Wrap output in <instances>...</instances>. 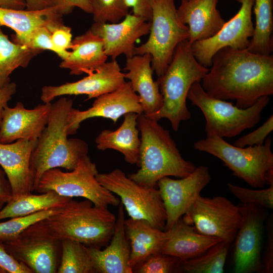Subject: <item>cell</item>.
I'll return each instance as SVG.
<instances>
[{"mask_svg":"<svg viewBox=\"0 0 273 273\" xmlns=\"http://www.w3.org/2000/svg\"><path fill=\"white\" fill-rule=\"evenodd\" d=\"M96 178L104 187L120 197L130 218L146 220L164 231L167 214L158 189L138 184L119 169L98 173Z\"/></svg>","mask_w":273,"mask_h":273,"instance_id":"obj_10","label":"cell"},{"mask_svg":"<svg viewBox=\"0 0 273 273\" xmlns=\"http://www.w3.org/2000/svg\"><path fill=\"white\" fill-rule=\"evenodd\" d=\"M28 10H39L57 5L54 0H24Z\"/></svg>","mask_w":273,"mask_h":273,"instance_id":"obj_47","label":"cell"},{"mask_svg":"<svg viewBox=\"0 0 273 273\" xmlns=\"http://www.w3.org/2000/svg\"><path fill=\"white\" fill-rule=\"evenodd\" d=\"M242 216L235 239L234 272H263L261 248L267 209L256 204L237 205Z\"/></svg>","mask_w":273,"mask_h":273,"instance_id":"obj_12","label":"cell"},{"mask_svg":"<svg viewBox=\"0 0 273 273\" xmlns=\"http://www.w3.org/2000/svg\"><path fill=\"white\" fill-rule=\"evenodd\" d=\"M217 3L218 0L181 1L177 13L188 27L190 44L214 35L224 25L225 22L217 9Z\"/></svg>","mask_w":273,"mask_h":273,"instance_id":"obj_24","label":"cell"},{"mask_svg":"<svg viewBox=\"0 0 273 273\" xmlns=\"http://www.w3.org/2000/svg\"><path fill=\"white\" fill-rule=\"evenodd\" d=\"M12 199L10 184L4 170L0 168V203H7Z\"/></svg>","mask_w":273,"mask_h":273,"instance_id":"obj_46","label":"cell"},{"mask_svg":"<svg viewBox=\"0 0 273 273\" xmlns=\"http://www.w3.org/2000/svg\"><path fill=\"white\" fill-rule=\"evenodd\" d=\"M168 237L161 252L186 260L198 256L222 242L216 237L201 234L180 217L168 230Z\"/></svg>","mask_w":273,"mask_h":273,"instance_id":"obj_26","label":"cell"},{"mask_svg":"<svg viewBox=\"0 0 273 273\" xmlns=\"http://www.w3.org/2000/svg\"><path fill=\"white\" fill-rule=\"evenodd\" d=\"M237 13L214 35L191 44L193 54L202 65L209 68L213 56L220 49L231 48L245 50L253 35L254 26L252 20L254 0H241Z\"/></svg>","mask_w":273,"mask_h":273,"instance_id":"obj_13","label":"cell"},{"mask_svg":"<svg viewBox=\"0 0 273 273\" xmlns=\"http://www.w3.org/2000/svg\"><path fill=\"white\" fill-rule=\"evenodd\" d=\"M0 268L9 273H33L25 265L10 255L0 241Z\"/></svg>","mask_w":273,"mask_h":273,"instance_id":"obj_41","label":"cell"},{"mask_svg":"<svg viewBox=\"0 0 273 273\" xmlns=\"http://www.w3.org/2000/svg\"><path fill=\"white\" fill-rule=\"evenodd\" d=\"M89 1L95 23H117L129 14L125 0Z\"/></svg>","mask_w":273,"mask_h":273,"instance_id":"obj_35","label":"cell"},{"mask_svg":"<svg viewBox=\"0 0 273 273\" xmlns=\"http://www.w3.org/2000/svg\"><path fill=\"white\" fill-rule=\"evenodd\" d=\"M17 92V85L14 82H10L0 88V126L2 120V113L4 108L8 106L12 96Z\"/></svg>","mask_w":273,"mask_h":273,"instance_id":"obj_45","label":"cell"},{"mask_svg":"<svg viewBox=\"0 0 273 273\" xmlns=\"http://www.w3.org/2000/svg\"><path fill=\"white\" fill-rule=\"evenodd\" d=\"M255 24L253 35L247 50L268 55L273 50V1L254 0Z\"/></svg>","mask_w":273,"mask_h":273,"instance_id":"obj_30","label":"cell"},{"mask_svg":"<svg viewBox=\"0 0 273 273\" xmlns=\"http://www.w3.org/2000/svg\"><path fill=\"white\" fill-rule=\"evenodd\" d=\"M230 244L220 242L198 256L186 260H181V272H223Z\"/></svg>","mask_w":273,"mask_h":273,"instance_id":"obj_33","label":"cell"},{"mask_svg":"<svg viewBox=\"0 0 273 273\" xmlns=\"http://www.w3.org/2000/svg\"><path fill=\"white\" fill-rule=\"evenodd\" d=\"M124 228L130 242L129 264L132 269L150 256L161 252L169 235L168 231L156 228L144 220L125 219Z\"/></svg>","mask_w":273,"mask_h":273,"instance_id":"obj_27","label":"cell"},{"mask_svg":"<svg viewBox=\"0 0 273 273\" xmlns=\"http://www.w3.org/2000/svg\"><path fill=\"white\" fill-rule=\"evenodd\" d=\"M115 228L109 244L103 250L87 247L96 272L133 273L129 264L130 248L125 228L124 208L120 202Z\"/></svg>","mask_w":273,"mask_h":273,"instance_id":"obj_23","label":"cell"},{"mask_svg":"<svg viewBox=\"0 0 273 273\" xmlns=\"http://www.w3.org/2000/svg\"><path fill=\"white\" fill-rule=\"evenodd\" d=\"M183 219L199 233L229 244L235 240L242 222L238 206L222 196L200 195Z\"/></svg>","mask_w":273,"mask_h":273,"instance_id":"obj_11","label":"cell"},{"mask_svg":"<svg viewBox=\"0 0 273 273\" xmlns=\"http://www.w3.org/2000/svg\"><path fill=\"white\" fill-rule=\"evenodd\" d=\"M69 14L60 5L39 10H15L0 7V26L11 28L15 32L12 41L22 45L36 28L46 27L51 32L63 24V15Z\"/></svg>","mask_w":273,"mask_h":273,"instance_id":"obj_21","label":"cell"},{"mask_svg":"<svg viewBox=\"0 0 273 273\" xmlns=\"http://www.w3.org/2000/svg\"><path fill=\"white\" fill-rule=\"evenodd\" d=\"M6 272L3 270L2 269L0 268V273H5Z\"/></svg>","mask_w":273,"mask_h":273,"instance_id":"obj_50","label":"cell"},{"mask_svg":"<svg viewBox=\"0 0 273 273\" xmlns=\"http://www.w3.org/2000/svg\"><path fill=\"white\" fill-rule=\"evenodd\" d=\"M181 1H187V0H181ZM236 1H237L238 2L240 3L241 0H236Z\"/></svg>","mask_w":273,"mask_h":273,"instance_id":"obj_51","label":"cell"},{"mask_svg":"<svg viewBox=\"0 0 273 273\" xmlns=\"http://www.w3.org/2000/svg\"><path fill=\"white\" fill-rule=\"evenodd\" d=\"M42 51L10 40L0 26V88L11 82L10 76L14 70L27 67L31 60Z\"/></svg>","mask_w":273,"mask_h":273,"instance_id":"obj_31","label":"cell"},{"mask_svg":"<svg viewBox=\"0 0 273 273\" xmlns=\"http://www.w3.org/2000/svg\"><path fill=\"white\" fill-rule=\"evenodd\" d=\"M151 22L134 14H127L115 23H94L90 29L103 42L106 55L112 60L122 54L126 58L134 55L135 42L149 33Z\"/></svg>","mask_w":273,"mask_h":273,"instance_id":"obj_19","label":"cell"},{"mask_svg":"<svg viewBox=\"0 0 273 273\" xmlns=\"http://www.w3.org/2000/svg\"><path fill=\"white\" fill-rule=\"evenodd\" d=\"M56 3L63 7L69 13L74 7H77L87 13H92V8L89 0H55Z\"/></svg>","mask_w":273,"mask_h":273,"instance_id":"obj_44","label":"cell"},{"mask_svg":"<svg viewBox=\"0 0 273 273\" xmlns=\"http://www.w3.org/2000/svg\"><path fill=\"white\" fill-rule=\"evenodd\" d=\"M128 8H132L133 14L151 22L152 5L154 0H125Z\"/></svg>","mask_w":273,"mask_h":273,"instance_id":"obj_43","label":"cell"},{"mask_svg":"<svg viewBox=\"0 0 273 273\" xmlns=\"http://www.w3.org/2000/svg\"><path fill=\"white\" fill-rule=\"evenodd\" d=\"M200 83L210 96L235 100L245 109L260 98L273 94V56L224 48L213 57Z\"/></svg>","mask_w":273,"mask_h":273,"instance_id":"obj_1","label":"cell"},{"mask_svg":"<svg viewBox=\"0 0 273 273\" xmlns=\"http://www.w3.org/2000/svg\"><path fill=\"white\" fill-rule=\"evenodd\" d=\"M143 113L140 98L132 89L129 81L125 82L115 90L97 98L92 106L81 111L72 108L68 117V135L76 133L81 122L94 117L110 119L114 123L126 113Z\"/></svg>","mask_w":273,"mask_h":273,"instance_id":"obj_16","label":"cell"},{"mask_svg":"<svg viewBox=\"0 0 273 273\" xmlns=\"http://www.w3.org/2000/svg\"><path fill=\"white\" fill-rule=\"evenodd\" d=\"M181 260L174 256L162 252L150 256L133 268L136 273L181 272Z\"/></svg>","mask_w":273,"mask_h":273,"instance_id":"obj_36","label":"cell"},{"mask_svg":"<svg viewBox=\"0 0 273 273\" xmlns=\"http://www.w3.org/2000/svg\"><path fill=\"white\" fill-rule=\"evenodd\" d=\"M98 173L96 164L86 155L72 170L64 172L60 168H54L45 171L39 181L36 192L40 194L53 191L62 196L82 197L99 207L118 206L119 199L99 183L96 178Z\"/></svg>","mask_w":273,"mask_h":273,"instance_id":"obj_9","label":"cell"},{"mask_svg":"<svg viewBox=\"0 0 273 273\" xmlns=\"http://www.w3.org/2000/svg\"><path fill=\"white\" fill-rule=\"evenodd\" d=\"M187 98L198 107L206 120L207 136L233 138L253 127L261 119V112L269 102V96L260 98L251 106L241 109L232 103L213 98L202 88L200 82L191 86Z\"/></svg>","mask_w":273,"mask_h":273,"instance_id":"obj_7","label":"cell"},{"mask_svg":"<svg viewBox=\"0 0 273 273\" xmlns=\"http://www.w3.org/2000/svg\"><path fill=\"white\" fill-rule=\"evenodd\" d=\"M273 130V115H271L259 127L238 139L234 143L236 146L245 147L261 145Z\"/></svg>","mask_w":273,"mask_h":273,"instance_id":"obj_38","label":"cell"},{"mask_svg":"<svg viewBox=\"0 0 273 273\" xmlns=\"http://www.w3.org/2000/svg\"><path fill=\"white\" fill-rule=\"evenodd\" d=\"M64 206L39 211L26 216L11 218L8 221L0 222V241L4 242L17 237L37 221L59 212Z\"/></svg>","mask_w":273,"mask_h":273,"instance_id":"obj_34","label":"cell"},{"mask_svg":"<svg viewBox=\"0 0 273 273\" xmlns=\"http://www.w3.org/2000/svg\"><path fill=\"white\" fill-rule=\"evenodd\" d=\"M58 273H96L87 247L74 240L61 241V255Z\"/></svg>","mask_w":273,"mask_h":273,"instance_id":"obj_32","label":"cell"},{"mask_svg":"<svg viewBox=\"0 0 273 273\" xmlns=\"http://www.w3.org/2000/svg\"><path fill=\"white\" fill-rule=\"evenodd\" d=\"M22 46L33 49L49 50L55 53L59 57V52L53 43L51 32L46 27H40L35 29Z\"/></svg>","mask_w":273,"mask_h":273,"instance_id":"obj_39","label":"cell"},{"mask_svg":"<svg viewBox=\"0 0 273 273\" xmlns=\"http://www.w3.org/2000/svg\"><path fill=\"white\" fill-rule=\"evenodd\" d=\"M116 221L108 208L96 206L87 199L76 201L72 198L61 211L37 221L24 232L100 248L110 242Z\"/></svg>","mask_w":273,"mask_h":273,"instance_id":"obj_2","label":"cell"},{"mask_svg":"<svg viewBox=\"0 0 273 273\" xmlns=\"http://www.w3.org/2000/svg\"><path fill=\"white\" fill-rule=\"evenodd\" d=\"M72 51L61 62L60 68L67 69L72 75L93 73L106 62V55L102 39L89 29L77 36L72 41Z\"/></svg>","mask_w":273,"mask_h":273,"instance_id":"obj_25","label":"cell"},{"mask_svg":"<svg viewBox=\"0 0 273 273\" xmlns=\"http://www.w3.org/2000/svg\"><path fill=\"white\" fill-rule=\"evenodd\" d=\"M4 205V203H0V210L3 207Z\"/></svg>","mask_w":273,"mask_h":273,"instance_id":"obj_49","label":"cell"},{"mask_svg":"<svg viewBox=\"0 0 273 273\" xmlns=\"http://www.w3.org/2000/svg\"><path fill=\"white\" fill-rule=\"evenodd\" d=\"M230 191L243 204H256L267 209L273 208V184L265 189L251 190L228 183Z\"/></svg>","mask_w":273,"mask_h":273,"instance_id":"obj_37","label":"cell"},{"mask_svg":"<svg viewBox=\"0 0 273 273\" xmlns=\"http://www.w3.org/2000/svg\"><path fill=\"white\" fill-rule=\"evenodd\" d=\"M24 0H0V7L15 10H23L26 8Z\"/></svg>","mask_w":273,"mask_h":273,"instance_id":"obj_48","label":"cell"},{"mask_svg":"<svg viewBox=\"0 0 273 273\" xmlns=\"http://www.w3.org/2000/svg\"><path fill=\"white\" fill-rule=\"evenodd\" d=\"M72 108V100L65 97L52 104L47 124L30 156L32 192H36L47 170L54 168L72 170L82 158L88 155V146L85 141L68 138V117Z\"/></svg>","mask_w":273,"mask_h":273,"instance_id":"obj_3","label":"cell"},{"mask_svg":"<svg viewBox=\"0 0 273 273\" xmlns=\"http://www.w3.org/2000/svg\"><path fill=\"white\" fill-rule=\"evenodd\" d=\"M211 180L208 168L196 167L188 176L174 179L164 177L157 183L167 214L164 231L169 230L192 206Z\"/></svg>","mask_w":273,"mask_h":273,"instance_id":"obj_14","label":"cell"},{"mask_svg":"<svg viewBox=\"0 0 273 273\" xmlns=\"http://www.w3.org/2000/svg\"><path fill=\"white\" fill-rule=\"evenodd\" d=\"M209 70L195 58L188 40L179 43L164 73L157 79L162 105L150 118L157 121L166 118L177 131L180 122L191 117L186 104L191 86L195 82H200Z\"/></svg>","mask_w":273,"mask_h":273,"instance_id":"obj_5","label":"cell"},{"mask_svg":"<svg viewBox=\"0 0 273 273\" xmlns=\"http://www.w3.org/2000/svg\"><path fill=\"white\" fill-rule=\"evenodd\" d=\"M157 121L143 113L137 118L141 132L140 169L127 175L145 187L154 188L165 176L186 177L196 168L195 164L181 155L169 131Z\"/></svg>","mask_w":273,"mask_h":273,"instance_id":"obj_4","label":"cell"},{"mask_svg":"<svg viewBox=\"0 0 273 273\" xmlns=\"http://www.w3.org/2000/svg\"><path fill=\"white\" fill-rule=\"evenodd\" d=\"M72 198L62 196L53 191L30 194L12 199L0 210V220L28 215L39 211L64 206Z\"/></svg>","mask_w":273,"mask_h":273,"instance_id":"obj_29","label":"cell"},{"mask_svg":"<svg viewBox=\"0 0 273 273\" xmlns=\"http://www.w3.org/2000/svg\"><path fill=\"white\" fill-rule=\"evenodd\" d=\"M6 250L33 273H56L61 255V241L23 232L2 242Z\"/></svg>","mask_w":273,"mask_h":273,"instance_id":"obj_15","label":"cell"},{"mask_svg":"<svg viewBox=\"0 0 273 273\" xmlns=\"http://www.w3.org/2000/svg\"><path fill=\"white\" fill-rule=\"evenodd\" d=\"M139 114L126 113L121 125L115 130H102L97 136L95 142L99 150L113 149L120 152L124 160L131 164L139 165L141 139L137 125Z\"/></svg>","mask_w":273,"mask_h":273,"instance_id":"obj_28","label":"cell"},{"mask_svg":"<svg viewBox=\"0 0 273 273\" xmlns=\"http://www.w3.org/2000/svg\"><path fill=\"white\" fill-rule=\"evenodd\" d=\"M51 107V103H43L28 109L21 102L13 108L6 106L2 113L0 143L37 140L47 124Z\"/></svg>","mask_w":273,"mask_h":273,"instance_id":"obj_18","label":"cell"},{"mask_svg":"<svg viewBox=\"0 0 273 273\" xmlns=\"http://www.w3.org/2000/svg\"><path fill=\"white\" fill-rule=\"evenodd\" d=\"M81 79L60 85H46L41 88L40 99L51 103L55 98L66 95H85L86 100L112 92L126 82L116 60L106 62L97 71Z\"/></svg>","mask_w":273,"mask_h":273,"instance_id":"obj_17","label":"cell"},{"mask_svg":"<svg viewBox=\"0 0 273 273\" xmlns=\"http://www.w3.org/2000/svg\"><path fill=\"white\" fill-rule=\"evenodd\" d=\"M267 240L265 251L262 262L263 272H273V217L272 215L267 216L266 220Z\"/></svg>","mask_w":273,"mask_h":273,"instance_id":"obj_42","label":"cell"},{"mask_svg":"<svg viewBox=\"0 0 273 273\" xmlns=\"http://www.w3.org/2000/svg\"><path fill=\"white\" fill-rule=\"evenodd\" d=\"M271 138L263 144L245 147L232 145L223 138L208 136L194 144L195 150L221 160L234 175L254 188L273 184V153Z\"/></svg>","mask_w":273,"mask_h":273,"instance_id":"obj_6","label":"cell"},{"mask_svg":"<svg viewBox=\"0 0 273 273\" xmlns=\"http://www.w3.org/2000/svg\"><path fill=\"white\" fill-rule=\"evenodd\" d=\"M51 38L54 46L59 52V57L64 60L68 57L72 47V34L71 28L62 24L51 32Z\"/></svg>","mask_w":273,"mask_h":273,"instance_id":"obj_40","label":"cell"},{"mask_svg":"<svg viewBox=\"0 0 273 273\" xmlns=\"http://www.w3.org/2000/svg\"><path fill=\"white\" fill-rule=\"evenodd\" d=\"M149 34L144 43L135 47L134 55H151L152 69L159 77L164 73L177 45L189 38L188 27L180 20L174 0L154 1Z\"/></svg>","mask_w":273,"mask_h":273,"instance_id":"obj_8","label":"cell"},{"mask_svg":"<svg viewBox=\"0 0 273 273\" xmlns=\"http://www.w3.org/2000/svg\"><path fill=\"white\" fill-rule=\"evenodd\" d=\"M37 141L21 139L0 143V165L10 184L12 199L32 192L30 159Z\"/></svg>","mask_w":273,"mask_h":273,"instance_id":"obj_20","label":"cell"},{"mask_svg":"<svg viewBox=\"0 0 273 273\" xmlns=\"http://www.w3.org/2000/svg\"><path fill=\"white\" fill-rule=\"evenodd\" d=\"M152 57L149 54L126 58L125 78L129 80L133 91L138 93L143 114L151 117L161 108L163 98L158 81L153 78Z\"/></svg>","mask_w":273,"mask_h":273,"instance_id":"obj_22","label":"cell"}]
</instances>
